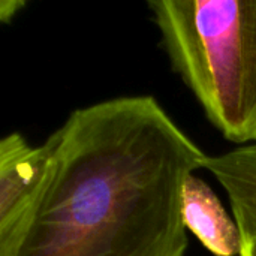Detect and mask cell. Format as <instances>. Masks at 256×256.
<instances>
[{
	"label": "cell",
	"instance_id": "cell-1",
	"mask_svg": "<svg viewBox=\"0 0 256 256\" xmlns=\"http://www.w3.org/2000/svg\"><path fill=\"white\" fill-rule=\"evenodd\" d=\"M44 186L0 256H186L182 196L207 154L153 96L69 114Z\"/></svg>",
	"mask_w": 256,
	"mask_h": 256
},
{
	"label": "cell",
	"instance_id": "cell-2",
	"mask_svg": "<svg viewBox=\"0 0 256 256\" xmlns=\"http://www.w3.org/2000/svg\"><path fill=\"white\" fill-rule=\"evenodd\" d=\"M172 69L220 135L256 142V0H150Z\"/></svg>",
	"mask_w": 256,
	"mask_h": 256
},
{
	"label": "cell",
	"instance_id": "cell-3",
	"mask_svg": "<svg viewBox=\"0 0 256 256\" xmlns=\"http://www.w3.org/2000/svg\"><path fill=\"white\" fill-rule=\"evenodd\" d=\"M51 158L48 141L30 146L12 132L0 141V244L18 232L44 186Z\"/></svg>",
	"mask_w": 256,
	"mask_h": 256
},
{
	"label": "cell",
	"instance_id": "cell-4",
	"mask_svg": "<svg viewBox=\"0 0 256 256\" xmlns=\"http://www.w3.org/2000/svg\"><path fill=\"white\" fill-rule=\"evenodd\" d=\"M182 213L186 230L208 252L214 256L240 255L242 236L236 219L226 213L213 189L194 174L184 182Z\"/></svg>",
	"mask_w": 256,
	"mask_h": 256
},
{
	"label": "cell",
	"instance_id": "cell-5",
	"mask_svg": "<svg viewBox=\"0 0 256 256\" xmlns=\"http://www.w3.org/2000/svg\"><path fill=\"white\" fill-rule=\"evenodd\" d=\"M231 212L242 236V252L238 256H256V214L242 208H231Z\"/></svg>",
	"mask_w": 256,
	"mask_h": 256
},
{
	"label": "cell",
	"instance_id": "cell-6",
	"mask_svg": "<svg viewBox=\"0 0 256 256\" xmlns=\"http://www.w3.org/2000/svg\"><path fill=\"white\" fill-rule=\"evenodd\" d=\"M24 3L20 2V0H12V2H2L0 3V18L3 21H9L16 12L20 8H22Z\"/></svg>",
	"mask_w": 256,
	"mask_h": 256
}]
</instances>
